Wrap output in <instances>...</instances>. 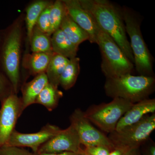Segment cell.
<instances>
[{
  "label": "cell",
  "instance_id": "4",
  "mask_svg": "<svg viewBox=\"0 0 155 155\" xmlns=\"http://www.w3.org/2000/svg\"><path fill=\"white\" fill-rule=\"evenodd\" d=\"M122 12L126 33L130 38L136 70L140 75L153 76V58L143 37L140 19L127 8L122 9Z\"/></svg>",
  "mask_w": 155,
  "mask_h": 155
},
{
  "label": "cell",
  "instance_id": "11",
  "mask_svg": "<svg viewBox=\"0 0 155 155\" xmlns=\"http://www.w3.org/2000/svg\"><path fill=\"white\" fill-rule=\"evenodd\" d=\"M61 130L58 126L49 124L42 127L39 131L36 133H22L14 130L5 146L18 147H28L35 153L42 145L58 134Z\"/></svg>",
  "mask_w": 155,
  "mask_h": 155
},
{
  "label": "cell",
  "instance_id": "8",
  "mask_svg": "<svg viewBox=\"0 0 155 155\" xmlns=\"http://www.w3.org/2000/svg\"><path fill=\"white\" fill-rule=\"evenodd\" d=\"M70 125L75 128L81 145L85 148L104 146L110 150L115 148L108 137L97 129L84 116L80 109H76L70 117Z\"/></svg>",
  "mask_w": 155,
  "mask_h": 155
},
{
  "label": "cell",
  "instance_id": "1",
  "mask_svg": "<svg viewBox=\"0 0 155 155\" xmlns=\"http://www.w3.org/2000/svg\"><path fill=\"white\" fill-rule=\"evenodd\" d=\"M94 17L100 29L115 41L134 64L133 53L125 30L122 10L107 0H79Z\"/></svg>",
  "mask_w": 155,
  "mask_h": 155
},
{
  "label": "cell",
  "instance_id": "24",
  "mask_svg": "<svg viewBox=\"0 0 155 155\" xmlns=\"http://www.w3.org/2000/svg\"><path fill=\"white\" fill-rule=\"evenodd\" d=\"M52 3L42 12L38 19L36 24L37 27L40 30L44 33L48 34L49 35H50V11Z\"/></svg>",
  "mask_w": 155,
  "mask_h": 155
},
{
  "label": "cell",
  "instance_id": "15",
  "mask_svg": "<svg viewBox=\"0 0 155 155\" xmlns=\"http://www.w3.org/2000/svg\"><path fill=\"white\" fill-rule=\"evenodd\" d=\"M53 52L68 59L76 57L78 48L69 40L61 28L55 31L51 36Z\"/></svg>",
  "mask_w": 155,
  "mask_h": 155
},
{
  "label": "cell",
  "instance_id": "26",
  "mask_svg": "<svg viewBox=\"0 0 155 155\" xmlns=\"http://www.w3.org/2000/svg\"><path fill=\"white\" fill-rule=\"evenodd\" d=\"M0 155H35L22 147L3 146L0 147Z\"/></svg>",
  "mask_w": 155,
  "mask_h": 155
},
{
  "label": "cell",
  "instance_id": "28",
  "mask_svg": "<svg viewBox=\"0 0 155 155\" xmlns=\"http://www.w3.org/2000/svg\"><path fill=\"white\" fill-rule=\"evenodd\" d=\"M82 153H75L65 152L59 153H36L35 154V155H81Z\"/></svg>",
  "mask_w": 155,
  "mask_h": 155
},
{
  "label": "cell",
  "instance_id": "23",
  "mask_svg": "<svg viewBox=\"0 0 155 155\" xmlns=\"http://www.w3.org/2000/svg\"><path fill=\"white\" fill-rule=\"evenodd\" d=\"M67 14L64 1L57 0L53 2L50 11V28L49 35L51 36L59 29L63 19Z\"/></svg>",
  "mask_w": 155,
  "mask_h": 155
},
{
  "label": "cell",
  "instance_id": "21",
  "mask_svg": "<svg viewBox=\"0 0 155 155\" xmlns=\"http://www.w3.org/2000/svg\"><path fill=\"white\" fill-rule=\"evenodd\" d=\"M69 59L54 53L46 71L49 83L58 87L62 72Z\"/></svg>",
  "mask_w": 155,
  "mask_h": 155
},
{
  "label": "cell",
  "instance_id": "29",
  "mask_svg": "<svg viewBox=\"0 0 155 155\" xmlns=\"http://www.w3.org/2000/svg\"><path fill=\"white\" fill-rule=\"evenodd\" d=\"M144 155H155V146L154 144L150 145L147 148Z\"/></svg>",
  "mask_w": 155,
  "mask_h": 155
},
{
  "label": "cell",
  "instance_id": "7",
  "mask_svg": "<svg viewBox=\"0 0 155 155\" xmlns=\"http://www.w3.org/2000/svg\"><path fill=\"white\" fill-rule=\"evenodd\" d=\"M155 129V114L146 115L138 122L109 134L114 147L124 151L137 149Z\"/></svg>",
  "mask_w": 155,
  "mask_h": 155
},
{
  "label": "cell",
  "instance_id": "14",
  "mask_svg": "<svg viewBox=\"0 0 155 155\" xmlns=\"http://www.w3.org/2000/svg\"><path fill=\"white\" fill-rule=\"evenodd\" d=\"M48 83L46 74L43 73L36 75L29 82L23 84L21 87L22 97L21 98L23 111L28 106L35 104L38 95Z\"/></svg>",
  "mask_w": 155,
  "mask_h": 155
},
{
  "label": "cell",
  "instance_id": "22",
  "mask_svg": "<svg viewBox=\"0 0 155 155\" xmlns=\"http://www.w3.org/2000/svg\"><path fill=\"white\" fill-rule=\"evenodd\" d=\"M32 53L53 52L51 36L40 30L35 25L29 43Z\"/></svg>",
  "mask_w": 155,
  "mask_h": 155
},
{
  "label": "cell",
  "instance_id": "13",
  "mask_svg": "<svg viewBox=\"0 0 155 155\" xmlns=\"http://www.w3.org/2000/svg\"><path fill=\"white\" fill-rule=\"evenodd\" d=\"M155 112V99H146L135 103L119 120L115 131H119L135 124L146 115L154 114Z\"/></svg>",
  "mask_w": 155,
  "mask_h": 155
},
{
  "label": "cell",
  "instance_id": "32",
  "mask_svg": "<svg viewBox=\"0 0 155 155\" xmlns=\"http://www.w3.org/2000/svg\"><path fill=\"white\" fill-rule=\"evenodd\" d=\"M81 155H89L86 152H85V151H84V152L83 153H82V154H81Z\"/></svg>",
  "mask_w": 155,
  "mask_h": 155
},
{
  "label": "cell",
  "instance_id": "27",
  "mask_svg": "<svg viewBox=\"0 0 155 155\" xmlns=\"http://www.w3.org/2000/svg\"><path fill=\"white\" fill-rule=\"evenodd\" d=\"M84 151L89 155H109L110 150L104 146H94L85 148Z\"/></svg>",
  "mask_w": 155,
  "mask_h": 155
},
{
  "label": "cell",
  "instance_id": "12",
  "mask_svg": "<svg viewBox=\"0 0 155 155\" xmlns=\"http://www.w3.org/2000/svg\"><path fill=\"white\" fill-rule=\"evenodd\" d=\"M63 1L69 16L88 35L89 41L97 44L100 28L93 16L81 5L79 0Z\"/></svg>",
  "mask_w": 155,
  "mask_h": 155
},
{
  "label": "cell",
  "instance_id": "19",
  "mask_svg": "<svg viewBox=\"0 0 155 155\" xmlns=\"http://www.w3.org/2000/svg\"><path fill=\"white\" fill-rule=\"evenodd\" d=\"M63 93L58 87L48 83L38 95L35 104L44 106L48 111H51L58 107Z\"/></svg>",
  "mask_w": 155,
  "mask_h": 155
},
{
  "label": "cell",
  "instance_id": "31",
  "mask_svg": "<svg viewBox=\"0 0 155 155\" xmlns=\"http://www.w3.org/2000/svg\"><path fill=\"white\" fill-rule=\"evenodd\" d=\"M137 149L130 150L124 153V155H137L136 153Z\"/></svg>",
  "mask_w": 155,
  "mask_h": 155
},
{
  "label": "cell",
  "instance_id": "20",
  "mask_svg": "<svg viewBox=\"0 0 155 155\" xmlns=\"http://www.w3.org/2000/svg\"><path fill=\"white\" fill-rule=\"evenodd\" d=\"M80 59L77 57L69 59L59 81V85L65 90L74 86L80 71Z\"/></svg>",
  "mask_w": 155,
  "mask_h": 155
},
{
  "label": "cell",
  "instance_id": "25",
  "mask_svg": "<svg viewBox=\"0 0 155 155\" xmlns=\"http://www.w3.org/2000/svg\"><path fill=\"white\" fill-rule=\"evenodd\" d=\"M12 93H14L10 81L5 75L0 73V101H2Z\"/></svg>",
  "mask_w": 155,
  "mask_h": 155
},
{
  "label": "cell",
  "instance_id": "30",
  "mask_svg": "<svg viewBox=\"0 0 155 155\" xmlns=\"http://www.w3.org/2000/svg\"><path fill=\"white\" fill-rule=\"evenodd\" d=\"M125 152L120 149L115 148L110 152L109 155H124Z\"/></svg>",
  "mask_w": 155,
  "mask_h": 155
},
{
  "label": "cell",
  "instance_id": "17",
  "mask_svg": "<svg viewBox=\"0 0 155 155\" xmlns=\"http://www.w3.org/2000/svg\"><path fill=\"white\" fill-rule=\"evenodd\" d=\"M60 28L77 47L81 43L89 39V37L86 31L73 21L68 13L63 19Z\"/></svg>",
  "mask_w": 155,
  "mask_h": 155
},
{
  "label": "cell",
  "instance_id": "9",
  "mask_svg": "<svg viewBox=\"0 0 155 155\" xmlns=\"http://www.w3.org/2000/svg\"><path fill=\"white\" fill-rule=\"evenodd\" d=\"M0 109V147L8 143L22 109L21 98L12 93L3 100Z\"/></svg>",
  "mask_w": 155,
  "mask_h": 155
},
{
  "label": "cell",
  "instance_id": "2",
  "mask_svg": "<svg viewBox=\"0 0 155 155\" xmlns=\"http://www.w3.org/2000/svg\"><path fill=\"white\" fill-rule=\"evenodd\" d=\"M22 16L9 27L4 36L0 51V66L12 85L15 94L20 86V58L22 41Z\"/></svg>",
  "mask_w": 155,
  "mask_h": 155
},
{
  "label": "cell",
  "instance_id": "3",
  "mask_svg": "<svg viewBox=\"0 0 155 155\" xmlns=\"http://www.w3.org/2000/svg\"><path fill=\"white\" fill-rule=\"evenodd\" d=\"M154 76L126 74L106 78L105 92L112 98H120L135 104L149 98L155 90Z\"/></svg>",
  "mask_w": 155,
  "mask_h": 155
},
{
  "label": "cell",
  "instance_id": "16",
  "mask_svg": "<svg viewBox=\"0 0 155 155\" xmlns=\"http://www.w3.org/2000/svg\"><path fill=\"white\" fill-rule=\"evenodd\" d=\"M54 52L26 54L23 58V67L31 75H36L45 73Z\"/></svg>",
  "mask_w": 155,
  "mask_h": 155
},
{
  "label": "cell",
  "instance_id": "5",
  "mask_svg": "<svg viewBox=\"0 0 155 155\" xmlns=\"http://www.w3.org/2000/svg\"><path fill=\"white\" fill-rule=\"evenodd\" d=\"M97 44L99 47L101 54L102 72L106 78L131 74L134 64L114 40L101 29L98 34Z\"/></svg>",
  "mask_w": 155,
  "mask_h": 155
},
{
  "label": "cell",
  "instance_id": "6",
  "mask_svg": "<svg viewBox=\"0 0 155 155\" xmlns=\"http://www.w3.org/2000/svg\"><path fill=\"white\" fill-rule=\"evenodd\" d=\"M134 104L127 100L115 98L110 102L91 106L84 114L91 123L110 134L115 131L119 120Z\"/></svg>",
  "mask_w": 155,
  "mask_h": 155
},
{
  "label": "cell",
  "instance_id": "18",
  "mask_svg": "<svg viewBox=\"0 0 155 155\" xmlns=\"http://www.w3.org/2000/svg\"><path fill=\"white\" fill-rule=\"evenodd\" d=\"M53 2L48 1H36L31 3L26 8L25 21L27 30V38L30 41L32 30L42 12Z\"/></svg>",
  "mask_w": 155,
  "mask_h": 155
},
{
  "label": "cell",
  "instance_id": "10",
  "mask_svg": "<svg viewBox=\"0 0 155 155\" xmlns=\"http://www.w3.org/2000/svg\"><path fill=\"white\" fill-rule=\"evenodd\" d=\"M81 145L77 132L70 125L42 145L36 153H81L84 150L81 149Z\"/></svg>",
  "mask_w": 155,
  "mask_h": 155
}]
</instances>
